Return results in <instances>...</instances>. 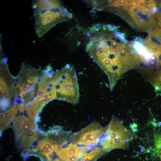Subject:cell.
Segmentation results:
<instances>
[{"label": "cell", "mask_w": 161, "mask_h": 161, "mask_svg": "<svg viewBox=\"0 0 161 161\" xmlns=\"http://www.w3.org/2000/svg\"><path fill=\"white\" fill-rule=\"evenodd\" d=\"M86 51L106 74L110 90L127 71L138 64L136 55L124 45L113 27L95 25L89 31Z\"/></svg>", "instance_id": "6da1fadb"}, {"label": "cell", "mask_w": 161, "mask_h": 161, "mask_svg": "<svg viewBox=\"0 0 161 161\" xmlns=\"http://www.w3.org/2000/svg\"><path fill=\"white\" fill-rule=\"evenodd\" d=\"M57 99L73 104L79 101L80 95L75 69L67 64L61 70L54 72L51 77Z\"/></svg>", "instance_id": "3957f363"}, {"label": "cell", "mask_w": 161, "mask_h": 161, "mask_svg": "<svg viewBox=\"0 0 161 161\" xmlns=\"http://www.w3.org/2000/svg\"><path fill=\"white\" fill-rule=\"evenodd\" d=\"M13 129L17 142L24 134L31 129H36L35 122L24 115H19L13 122Z\"/></svg>", "instance_id": "8992f818"}, {"label": "cell", "mask_w": 161, "mask_h": 161, "mask_svg": "<svg viewBox=\"0 0 161 161\" xmlns=\"http://www.w3.org/2000/svg\"><path fill=\"white\" fill-rule=\"evenodd\" d=\"M106 127H103L99 123L94 121L71 136L72 141L77 145L83 146L94 144L104 133Z\"/></svg>", "instance_id": "5b68a950"}, {"label": "cell", "mask_w": 161, "mask_h": 161, "mask_svg": "<svg viewBox=\"0 0 161 161\" xmlns=\"http://www.w3.org/2000/svg\"><path fill=\"white\" fill-rule=\"evenodd\" d=\"M35 17V28L37 36L41 38L52 27L63 21H68L72 14L58 0H33Z\"/></svg>", "instance_id": "7a4b0ae2"}, {"label": "cell", "mask_w": 161, "mask_h": 161, "mask_svg": "<svg viewBox=\"0 0 161 161\" xmlns=\"http://www.w3.org/2000/svg\"><path fill=\"white\" fill-rule=\"evenodd\" d=\"M6 58L1 61L0 93L1 97L10 98V94L15 90V86L13 82L10 80L8 71Z\"/></svg>", "instance_id": "52a82bcc"}, {"label": "cell", "mask_w": 161, "mask_h": 161, "mask_svg": "<svg viewBox=\"0 0 161 161\" xmlns=\"http://www.w3.org/2000/svg\"><path fill=\"white\" fill-rule=\"evenodd\" d=\"M83 149L82 148L71 143L64 147L55 145L54 151L62 160L64 158L70 156H81L83 151Z\"/></svg>", "instance_id": "30bf717a"}, {"label": "cell", "mask_w": 161, "mask_h": 161, "mask_svg": "<svg viewBox=\"0 0 161 161\" xmlns=\"http://www.w3.org/2000/svg\"><path fill=\"white\" fill-rule=\"evenodd\" d=\"M19 104H15L11 108L1 113L0 133L11 127V123L16 118V116L19 109Z\"/></svg>", "instance_id": "8fae6325"}, {"label": "cell", "mask_w": 161, "mask_h": 161, "mask_svg": "<svg viewBox=\"0 0 161 161\" xmlns=\"http://www.w3.org/2000/svg\"><path fill=\"white\" fill-rule=\"evenodd\" d=\"M55 99L53 95L47 93L37 100L27 110L29 118L34 120L44 105L48 102Z\"/></svg>", "instance_id": "9c48e42d"}, {"label": "cell", "mask_w": 161, "mask_h": 161, "mask_svg": "<svg viewBox=\"0 0 161 161\" xmlns=\"http://www.w3.org/2000/svg\"><path fill=\"white\" fill-rule=\"evenodd\" d=\"M151 81L155 88L161 91V71H158L151 78Z\"/></svg>", "instance_id": "5bb4252c"}, {"label": "cell", "mask_w": 161, "mask_h": 161, "mask_svg": "<svg viewBox=\"0 0 161 161\" xmlns=\"http://www.w3.org/2000/svg\"><path fill=\"white\" fill-rule=\"evenodd\" d=\"M39 134L37 129H31L22 135L16 142L19 148L27 149L37 140Z\"/></svg>", "instance_id": "7c38bea8"}, {"label": "cell", "mask_w": 161, "mask_h": 161, "mask_svg": "<svg viewBox=\"0 0 161 161\" xmlns=\"http://www.w3.org/2000/svg\"><path fill=\"white\" fill-rule=\"evenodd\" d=\"M0 101V109L1 110H5L10 105V98H9L6 97H1Z\"/></svg>", "instance_id": "9a60e30c"}, {"label": "cell", "mask_w": 161, "mask_h": 161, "mask_svg": "<svg viewBox=\"0 0 161 161\" xmlns=\"http://www.w3.org/2000/svg\"><path fill=\"white\" fill-rule=\"evenodd\" d=\"M60 143L52 138L46 137L38 142L33 151L35 152H39L41 154L46 157L48 161H52L55 147Z\"/></svg>", "instance_id": "ba28073f"}, {"label": "cell", "mask_w": 161, "mask_h": 161, "mask_svg": "<svg viewBox=\"0 0 161 161\" xmlns=\"http://www.w3.org/2000/svg\"><path fill=\"white\" fill-rule=\"evenodd\" d=\"M53 161H61V160L59 159H57L55 160H53Z\"/></svg>", "instance_id": "2e32d148"}, {"label": "cell", "mask_w": 161, "mask_h": 161, "mask_svg": "<svg viewBox=\"0 0 161 161\" xmlns=\"http://www.w3.org/2000/svg\"><path fill=\"white\" fill-rule=\"evenodd\" d=\"M133 135L116 117H113L104 133L99 140L100 148L109 150L124 148L128 146Z\"/></svg>", "instance_id": "277c9868"}, {"label": "cell", "mask_w": 161, "mask_h": 161, "mask_svg": "<svg viewBox=\"0 0 161 161\" xmlns=\"http://www.w3.org/2000/svg\"><path fill=\"white\" fill-rule=\"evenodd\" d=\"M154 141L156 153L161 161V134H156Z\"/></svg>", "instance_id": "4fadbf2b"}]
</instances>
